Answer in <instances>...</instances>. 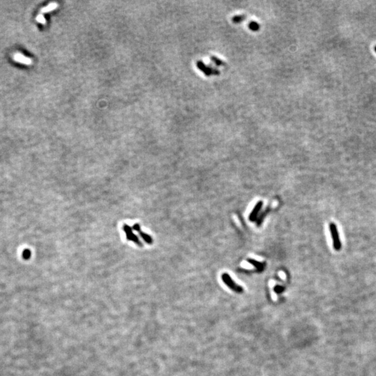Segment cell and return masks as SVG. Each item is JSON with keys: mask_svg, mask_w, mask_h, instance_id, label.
I'll return each instance as SVG.
<instances>
[{"mask_svg": "<svg viewBox=\"0 0 376 376\" xmlns=\"http://www.w3.org/2000/svg\"><path fill=\"white\" fill-rule=\"evenodd\" d=\"M330 231L332 235V240H333V246H334V249L339 251L341 248V243L340 240L339 231H338L337 226H336L334 223L331 222L330 224Z\"/></svg>", "mask_w": 376, "mask_h": 376, "instance_id": "1", "label": "cell"}, {"mask_svg": "<svg viewBox=\"0 0 376 376\" xmlns=\"http://www.w3.org/2000/svg\"><path fill=\"white\" fill-rule=\"evenodd\" d=\"M222 281H224V283L226 284L229 288H230L231 290H233V291L238 293L243 292V288H242L241 286H240L238 285V284H235L228 274H226V273L223 274V275H222Z\"/></svg>", "mask_w": 376, "mask_h": 376, "instance_id": "2", "label": "cell"}, {"mask_svg": "<svg viewBox=\"0 0 376 376\" xmlns=\"http://www.w3.org/2000/svg\"><path fill=\"white\" fill-rule=\"evenodd\" d=\"M123 229H124V231H125V234H126V236H127V239L128 240H131L134 242V243L137 244V245L140 246V247L143 246L142 243L140 242L139 238H138L137 235H135V234H134V233L133 232V230H132V228L130 226H129L128 225H127V224H124V227H123Z\"/></svg>", "mask_w": 376, "mask_h": 376, "instance_id": "3", "label": "cell"}, {"mask_svg": "<svg viewBox=\"0 0 376 376\" xmlns=\"http://www.w3.org/2000/svg\"><path fill=\"white\" fill-rule=\"evenodd\" d=\"M197 66L199 69L201 70V71L203 72V73L205 74L206 75H217L219 74V72L217 71L215 69H213L212 68H210V66L208 67V66H206L204 63L201 62V61H199L197 63Z\"/></svg>", "mask_w": 376, "mask_h": 376, "instance_id": "4", "label": "cell"}, {"mask_svg": "<svg viewBox=\"0 0 376 376\" xmlns=\"http://www.w3.org/2000/svg\"><path fill=\"white\" fill-rule=\"evenodd\" d=\"M13 59L17 61V62L22 63V64L31 65L32 63V60L31 59L25 57V55L21 54V53H16V54H15L13 56Z\"/></svg>", "mask_w": 376, "mask_h": 376, "instance_id": "5", "label": "cell"}, {"mask_svg": "<svg viewBox=\"0 0 376 376\" xmlns=\"http://www.w3.org/2000/svg\"><path fill=\"white\" fill-rule=\"evenodd\" d=\"M133 229L134 230H135V231H137V232L139 233V235H141V237L142 238L144 239V240L145 241V242H146V243H147L148 244H150H150H152V243H153V240H152V238H151V237H150L149 235L146 234V233H144L143 231H141V229H140V226H139V224H135L134 225V226H133Z\"/></svg>", "mask_w": 376, "mask_h": 376, "instance_id": "6", "label": "cell"}, {"mask_svg": "<svg viewBox=\"0 0 376 376\" xmlns=\"http://www.w3.org/2000/svg\"><path fill=\"white\" fill-rule=\"evenodd\" d=\"M263 206V202L262 201H258V203H256L255 207L254 208V209L252 210V212H251L249 217V219L250 221L252 222H254V220H256V219L257 218V216H258V214L259 211H260L261 208Z\"/></svg>", "mask_w": 376, "mask_h": 376, "instance_id": "7", "label": "cell"}, {"mask_svg": "<svg viewBox=\"0 0 376 376\" xmlns=\"http://www.w3.org/2000/svg\"><path fill=\"white\" fill-rule=\"evenodd\" d=\"M58 6V4L56 2H52V3H50V4H48V6H46L45 7L42 8L41 9V13H49L52 10H54V9H56Z\"/></svg>", "mask_w": 376, "mask_h": 376, "instance_id": "8", "label": "cell"}, {"mask_svg": "<svg viewBox=\"0 0 376 376\" xmlns=\"http://www.w3.org/2000/svg\"><path fill=\"white\" fill-rule=\"evenodd\" d=\"M249 262L251 263V264H252L253 265H254V266L256 267L258 271H262L263 270V269H264V265H265L264 263L258 262V261L252 260V259H249Z\"/></svg>", "mask_w": 376, "mask_h": 376, "instance_id": "9", "label": "cell"}, {"mask_svg": "<svg viewBox=\"0 0 376 376\" xmlns=\"http://www.w3.org/2000/svg\"><path fill=\"white\" fill-rule=\"evenodd\" d=\"M246 16L244 15H240V16H236L233 18V21L235 23H240L245 20Z\"/></svg>", "mask_w": 376, "mask_h": 376, "instance_id": "10", "label": "cell"}, {"mask_svg": "<svg viewBox=\"0 0 376 376\" xmlns=\"http://www.w3.org/2000/svg\"><path fill=\"white\" fill-rule=\"evenodd\" d=\"M249 27L250 29H252V31H258L259 28H260V25L256 22H251V23L249 25Z\"/></svg>", "mask_w": 376, "mask_h": 376, "instance_id": "11", "label": "cell"}, {"mask_svg": "<svg viewBox=\"0 0 376 376\" xmlns=\"http://www.w3.org/2000/svg\"><path fill=\"white\" fill-rule=\"evenodd\" d=\"M36 20L38 22H39V23H41V24H42V25H45V23H46L45 18V17L42 16V14H39V16L36 17Z\"/></svg>", "mask_w": 376, "mask_h": 376, "instance_id": "12", "label": "cell"}, {"mask_svg": "<svg viewBox=\"0 0 376 376\" xmlns=\"http://www.w3.org/2000/svg\"><path fill=\"white\" fill-rule=\"evenodd\" d=\"M211 59H212V60L217 65H218V66H222V65H224V63H223V61H222L220 60V59H217V58H216V57H212Z\"/></svg>", "mask_w": 376, "mask_h": 376, "instance_id": "13", "label": "cell"}, {"mask_svg": "<svg viewBox=\"0 0 376 376\" xmlns=\"http://www.w3.org/2000/svg\"><path fill=\"white\" fill-rule=\"evenodd\" d=\"M283 289H284V288H282L281 286H276V287H275V292H277V293H280L281 292L283 291Z\"/></svg>", "mask_w": 376, "mask_h": 376, "instance_id": "14", "label": "cell"}]
</instances>
